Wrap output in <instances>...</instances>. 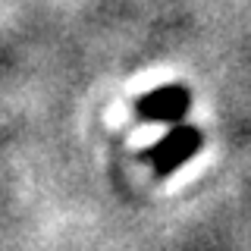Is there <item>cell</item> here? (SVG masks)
<instances>
[{
    "label": "cell",
    "mask_w": 251,
    "mask_h": 251,
    "mask_svg": "<svg viewBox=\"0 0 251 251\" xmlns=\"http://www.w3.org/2000/svg\"><path fill=\"white\" fill-rule=\"evenodd\" d=\"M201 145H204L201 129H195V126H173L157 145H151L145 151V160L154 167L157 176H170L173 170L185 167L201 151Z\"/></svg>",
    "instance_id": "1"
},
{
    "label": "cell",
    "mask_w": 251,
    "mask_h": 251,
    "mask_svg": "<svg viewBox=\"0 0 251 251\" xmlns=\"http://www.w3.org/2000/svg\"><path fill=\"white\" fill-rule=\"evenodd\" d=\"M192 107V94L182 85H163L135 100V113L145 123H179Z\"/></svg>",
    "instance_id": "2"
}]
</instances>
